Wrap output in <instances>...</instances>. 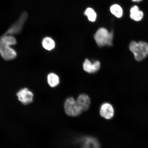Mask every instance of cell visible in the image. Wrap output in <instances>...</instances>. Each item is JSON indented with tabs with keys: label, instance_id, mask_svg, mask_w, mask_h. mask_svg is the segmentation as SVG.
I'll return each instance as SVG.
<instances>
[{
	"label": "cell",
	"instance_id": "cell-9",
	"mask_svg": "<svg viewBox=\"0 0 148 148\" xmlns=\"http://www.w3.org/2000/svg\"><path fill=\"white\" fill-rule=\"evenodd\" d=\"M130 17L131 19L136 21H139L142 20L144 16L143 12L140 10L137 5H134L130 10Z\"/></svg>",
	"mask_w": 148,
	"mask_h": 148
},
{
	"label": "cell",
	"instance_id": "cell-5",
	"mask_svg": "<svg viewBox=\"0 0 148 148\" xmlns=\"http://www.w3.org/2000/svg\"><path fill=\"white\" fill-rule=\"evenodd\" d=\"M16 95L18 101L25 105L32 102L34 97L33 92L26 88L20 90L16 94Z\"/></svg>",
	"mask_w": 148,
	"mask_h": 148
},
{
	"label": "cell",
	"instance_id": "cell-1",
	"mask_svg": "<svg viewBox=\"0 0 148 148\" xmlns=\"http://www.w3.org/2000/svg\"><path fill=\"white\" fill-rule=\"evenodd\" d=\"M16 42V38L12 36H5L0 40V54L5 60H11L16 57V52L10 47Z\"/></svg>",
	"mask_w": 148,
	"mask_h": 148
},
{
	"label": "cell",
	"instance_id": "cell-6",
	"mask_svg": "<svg viewBox=\"0 0 148 148\" xmlns=\"http://www.w3.org/2000/svg\"><path fill=\"white\" fill-rule=\"evenodd\" d=\"M114 112L113 107L110 103H103L100 109V114L102 117L106 119H112L114 115Z\"/></svg>",
	"mask_w": 148,
	"mask_h": 148
},
{
	"label": "cell",
	"instance_id": "cell-15",
	"mask_svg": "<svg viewBox=\"0 0 148 148\" xmlns=\"http://www.w3.org/2000/svg\"><path fill=\"white\" fill-rule=\"evenodd\" d=\"M134 2H140L142 1V0H132Z\"/></svg>",
	"mask_w": 148,
	"mask_h": 148
},
{
	"label": "cell",
	"instance_id": "cell-11",
	"mask_svg": "<svg viewBox=\"0 0 148 148\" xmlns=\"http://www.w3.org/2000/svg\"><path fill=\"white\" fill-rule=\"evenodd\" d=\"M42 44L44 49L49 51L54 49L55 46L54 40L50 37L44 38L42 40Z\"/></svg>",
	"mask_w": 148,
	"mask_h": 148
},
{
	"label": "cell",
	"instance_id": "cell-10",
	"mask_svg": "<svg viewBox=\"0 0 148 148\" xmlns=\"http://www.w3.org/2000/svg\"><path fill=\"white\" fill-rule=\"evenodd\" d=\"M47 79L48 84L51 87H55L58 86L60 82L58 76L54 73L49 74L47 76Z\"/></svg>",
	"mask_w": 148,
	"mask_h": 148
},
{
	"label": "cell",
	"instance_id": "cell-13",
	"mask_svg": "<svg viewBox=\"0 0 148 148\" xmlns=\"http://www.w3.org/2000/svg\"><path fill=\"white\" fill-rule=\"evenodd\" d=\"M110 12L118 18H120L123 16V10L121 7L118 4L112 5L110 8Z\"/></svg>",
	"mask_w": 148,
	"mask_h": 148
},
{
	"label": "cell",
	"instance_id": "cell-2",
	"mask_svg": "<svg viewBox=\"0 0 148 148\" xmlns=\"http://www.w3.org/2000/svg\"><path fill=\"white\" fill-rule=\"evenodd\" d=\"M129 48L134 54L135 59L138 62L143 60L148 55V44L145 42L132 41Z\"/></svg>",
	"mask_w": 148,
	"mask_h": 148
},
{
	"label": "cell",
	"instance_id": "cell-4",
	"mask_svg": "<svg viewBox=\"0 0 148 148\" xmlns=\"http://www.w3.org/2000/svg\"><path fill=\"white\" fill-rule=\"evenodd\" d=\"M65 112L70 116H77L81 114L82 111L77 105L76 101L73 97H69L66 100L64 103Z\"/></svg>",
	"mask_w": 148,
	"mask_h": 148
},
{
	"label": "cell",
	"instance_id": "cell-12",
	"mask_svg": "<svg viewBox=\"0 0 148 148\" xmlns=\"http://www.w3.org/2000/svg\"><path fill=\"white\" fill-rule=\"evenodd\" d=\"M84 140L83 148H99V143L94 139L87 138Z\"/></svg>",
	"mask_w": 148,
	"mask_h": 148
},
{
	"label": "cell",
	"instance_id": "cell-14",
	"mask_svg": "<svg viewBox=\"0 0 148 148\" xmlns=\"http://www.w3.org/2000/svg\"><path fill=\"white\" fill-rule=\"evenodd\" d=\"M85 14L87 16L88 19L91 22L95 21L97 18V15L93 9L89 8L86 9Z\"/></svg>",
	"mask_w": 148,
	"mask_h": 148
},
{
	"label": "cell",
	"instance_id": "cell-8",
	"mask_svg": "<svg viewBox=\"0 0 148 148\" xmlns=\"http://www.w3.org/2000/svg\"><path fill=\"white\" fill-rule=\"evenodd\" d=\"M77 105L81 111L85 112L88 110L90 105V99L86 94H80L77 97L76 101Z\"/></svg>",
	"mask_w": 148,
	"mask_h": 148
},
{
	"label": "cell",
	"instance_id": "cell-7",
	"mask_svg": "<svg viewBox=\"0 0 148 148\" xmlns=\"http://www.w3.org/2000/svg\"><path fill=\"white\" fill-rule=\"evenodd\" d=\"M83 69L87 73H92L99 71L100 68L101 64L99 61L92 63L88 59L85 60L83 64Z\"/></svg>",
	"mask_w": 148,
	"mask_h": 148
},
{
	"label": "cell",
	"instance_id": "cell-3",
	"mask_svg": "<svg viewBox=\"0 0 148 148\" xmlns=\"http://www.w3.org/2000/svg\"><path fill=\"white\" fill-rule=\"evenodd\" d=\"M113 33L109 32L105 28H101L94 36V39L97 45L99 47L112 46L113 39Z\"/></svg>",
	"mask_w": 148,
	"mask_h": 148
}]
</instances>
